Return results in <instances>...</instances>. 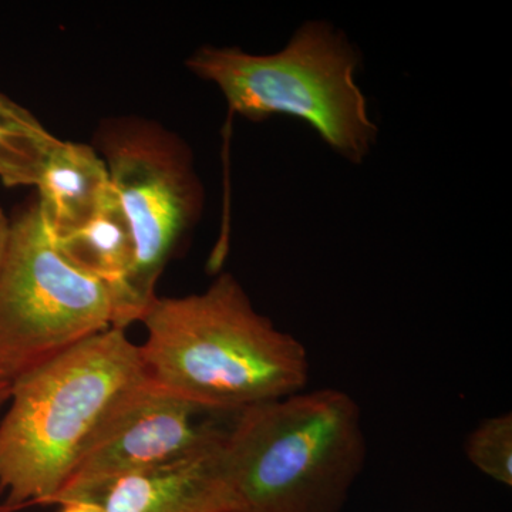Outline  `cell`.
Segmentation results:
<instances>
[{
	"label": "cell",
	"mask_w": 512,
	"mask_h": 512,
	"mask_svg": "<svg viewBox=\"0 0 512 512\" xmlns=\"http://www.w3.org/2000/svg\"><path fill=\"white\" fill-rule=\"evenodd\" d=\"M140 322L138 355L148 382L205 413H238L302 392L311 373L308 350L256 311L234 275L204 292L156 296Z\"/></svg>",
	"instance_id": "1"
},
{
	"label": "cell",
	"mask_w": 512,
	"mask_h": 512,
	"mask_svg": "<svg viewBox=\"0 0 512 512\" xmlns=\"http://www.w3.org/2000/svg\"><path fill=\"white\" fill-rule=\"evenodd\" d=\"M138 345L109 328L10 386L0 420V512L50 505L111 410L144 379Z\"/></svg>",
	"instance_id": "2"
},
{
	"label": "cell",
	"mask_w": 512,
	"mask_h": 512,
	"mask_svg": "<svg viewBox=\"0 0 512 512\" xmlns=\"http://www.w3.org/2000/svg\"><path fill=\"white\" fill-rule=\"evenodd\" d=\"M221 457L238 512H342L367 461L362 407L332 387L255 404Z\"/></svg>",
	"instance_id": "3"
},
{
	"label": "cell",
	"mask_w": 512,
	"mask_h": 512,
	"mask_svg": "<svg viewBox=\"0 0 512 512\" xmlns=\"http://www.w3.org/2000/svg\"><path fill=\"white\" fill-rule=\"evenodd\" d=\"M360 62L359 50L342 30L308 20L279 52L254 55L207 45L185 66L220 89L231 114L252 123L274 116L305 121L336 154L360 165L379 137L356 83Z\"/></svg>",
	"instance_id": "4"
},
{
	"label": "cell",
	"mask_w": 512,
	"mask_h": 512,
	"mask_svg": "<svg viewBox=\"0 0 512 512\" xmlns=\"http://www.w3.org/2000/svg\"><path fill=\"white\" fill-rule=\"evenodd\" d=\"M109 328V289L64 258L33 202L12 221L0 269V377L12 383Z\"/></svg>",
	"instance_id": "5"
},
{
	"label": "cell",
	"mask_w": 512,
	"mask_h": 512,
	"mask_svg": "<svg viewBox=\"0 0 512 512\" xmlns=\"http://www.w3.org/2000/svg\"><path fill=\"white\" fill-rule=\"evenodd\" d=\"M94 141L133 234L130 295L138 322L165 266L200 221L204 188L190 147L156 121L106 120Z\"/></svg>",
	"instance_id": "6"
},
{
	"label": "cell",
	"mask_w": 512,
	"mask_h": 512,
	"mask_svg": "<svg viewBox=\"0 0 512 512\" xmlns=\"http://www.w3.org/2000/svg\"><path fill=\"white\" fill-rule=\"evenodd\" d=\"M201 413L205 412L158 389L144 376L103 421L52 504L214 443L225 429L198 421Z\"/></svg>",
	"instance_id": "7"
},
{
	"label": "cell",
	"mask_w": 512,
	"mask_h": 512,
	"mask_svg": "<svg viewBox=\"0 0 512 512\" xmlns=\"http://www.w3.org/2000/svg\"><path fill=\"white\" fill-rule=\"evenodd\" d=\"M222 437L188 456L114 478L69 500L92 501L104 512H238L222 464Z\"/></svg>",
	"instance_id": "8"
},
{
	"label": "cell",
	"mask_w": 512,
	"mask_h": 512,
	"mask_svg": "<svg viewBox=\"0 0 512 512\" xmlns=\"http://www.w3.org/2000/svg\"><path fill=\"white\" fill-rule=\"evenodd\" d=\"M36 205L53 239L92 221L111 190L109 171L94 146L62 141L53 147L35 185Z\"/></svg>",
	"instance_id": "9"
},
{
	"label": "cell",
	"mask_w": 512,
	"mask_h": 512,
	"mask_svg": "<svg viewBox=\"0 0 512 512\" xmlns=\"http://www.w3.org/2000/svg\"><path fill=\"white\" fill-rule=\"evenodd\" d=\"M53 241L67 261L109 289L114 302V328L127 329L137 322L130 295L133 234L113 187L89 224Z\"/></svg>",
	"instance_id": "10"
},
{
	"label": "cell",
	"mask_w": 512,
	"mask_h": 512,
	"mask_svg": "<svg viewBox=\"0 0 512 512\" xmlns=\"http://www.w3.org/2000/svg\"><path fill=\"white\" fill-rule=\"evenodd\" d=\"M57 143L59 138L28 109L0 93V183L35 187Z\"/></svg>",
	"instance_id": "11"
},
{
	"label": "cell",
	"mask_w": 512,
	"mask_h": 512,
	"mask_svg": "<svg viewBox=\"0 0 512 512\" xmlns=\"http://www.w3.org/2000/svg\"><path fill=\"white\" fill-rule=\"evenodd\" d=\"M468 461L484 476L512 487V414L487 417L468 434Z\"/></svg>",
	"instance_id": "12"
},
{
	"label": "cell",
	"mask_w": 512,
	"mask_h": 512,
	"mask_svg": "<svg viewBox=\"0 0 512 512\" xmlns=\"http://www.w3.org/2000/svg\"><path fill=\"white\" fill-rule=\"evenodd\" d=\"M10 228H12V220H9L8 215L0 210V269H2L6 252H8Z\"/></svg>",
	"instance_id": "13"
},
{
	"label": "cell",
	"mask_w": 512,
	"mask_h": 512,
	"mask_svg": "<svg viewBox=\"0 0 512 512\" xmlns=\"http://www.w3.org/2000/svg\"><path fill=\"white\" fill-rule=\"evenodd\" d=\"M59 505V512H104L99 505L86 500H69Z\"/></svg>",
	"instance_id": "14"
},
{
	"label": "cell",
	"mask_w": 512,
	"mask_h": 512,
	"mask_svg": "<svg viewBox=\"0 0 512 512\" xmlns=\"http://www.w3.org/2000/svg\"><path fill=\"white\" fill-rule=\"evenodd\" d=\"M10 386H12V383H10L9 380L0 377V409H2V406H5V404L8 403L10 396Z\"/></svg>",
	"instance_id": "15"
}]
</instances>
